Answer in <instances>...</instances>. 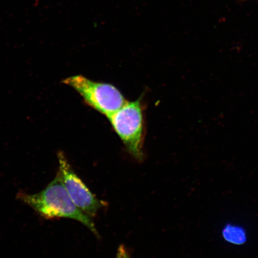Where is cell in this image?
I'll list each match as a JSON object with an SVG mask.
<instances>
[{
  "instance_id": "obj_3",
  "label": "cell",
  "mask_w": 258,
  "mask_h": 258,
  "mask_svg": "<svg viewBox=\"0 0 258 258\" xmlns=\"http://www.w3.org/2000/svg\"><path fill=\"white\" fill-rule=\"evenodd\" d=\"M63 83L72 87L86 104L108 118L127 102L114 86L94 82L82 76L69 77Z\"/></svg>"
},
{
  "instance_id": "obj_1",
  "label": "cell",
  "mask_w": 258,
  "mask_h": 258,
  "mask_svg": "<svg viewBox=\"0 0 258 258\" xmlns=\"http://www.w3.org/2000/svg\"><path fill=\"white\" fill-rule=\"evenodd\" d=\"M17 198L44 219H72L81 222L98 235L92 218L74 204L58 172L52 181L40 192L29 195L20 191L18 193Z\"/></svg>"
},
{
  "instance_id": "obj_5",
  "label": "cell",
  "mask_w": 258,
  "mask_h": 258,
  "mask_svg": "<svg viewBox=\"0 0 258 258\" xmlns=\"http://www.w3.org/2000/svg\"><path fill=\"white\" fill-rule=\"evenodd\" d=\"M222 235L226 241L234 244H243L246 240V235L243 229L236 226H226L222 231Z\"/></svg>"
},
{
  "instance_id": "obj_2",
  "label": "cell",
  "mask_w": 258,
  "mask_h": 258,
  "mask_svg": "<svg viewBox=\"0 0 258 258\" xmlns=\"http://www.w3.org/2000/svg\"><path fill=\"white\" fill-rule=\"evenodd\" d=\"M128 153L135 159H143L144 114L140 100L127 102L108 118Z\"/></svg>"
},
{
  "instance_id": "obj_7",
  "label": "cell",
  "mask_w": 258,
  "mask_h": 258,
  "mask_svg": "<svg viewBox=\"0 0 258 258\" xmlns=\"http://www.w3.org/2000/svg\"><path fill=\"white\" fill-rule=\"evenodd\" d=\"M241 1H246V0H241Z\"/></svg>"
},
{
  "instance_id": "obj_6",
  "label": "cell",
  "mask_w": 258,
  "mask_h": 258,
  "mask_svg": "<svg viewBox=\"0 0 258 258\" xmlns=\"http://www.w3.org/2000/svg\"><path fill=\"white\" fill-rule=\"evenodd\" d=\"M117 258H131L126 249L122 245L118 248Z\"/></svg>"
},
{
  "instance_id": "obj_4",
  "label": "cell",
  "mask_w": 258,
  "mask_h": 258,
  "mask_svg": "<svg viewBox=\"0 0 258 258\" xmlns=\"http://www.w3.org/2000/svg\"><path fill=\"white\" fill-rule=\"evenodd\" d=\"M59 169L68 193L74 204L81 211L93 218L105 204L90 191L88 187L77 175L63 152L57 154Z\"/></svg>"
}]
</instances>
